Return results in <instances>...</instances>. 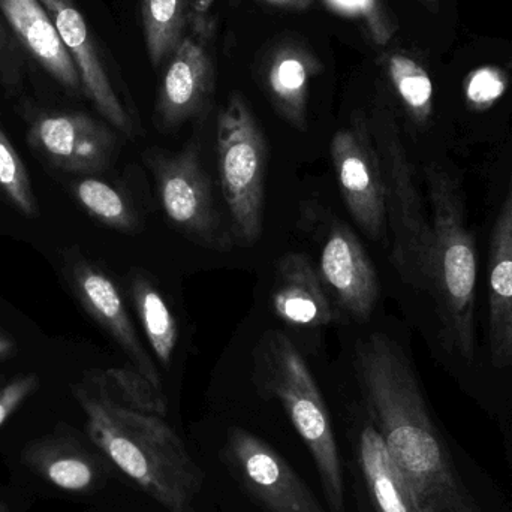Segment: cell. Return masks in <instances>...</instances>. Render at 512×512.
I'll use <instances>...</instances> for the list:
<instances>
[{"label":"cell","instance_id":"obj_17","mask_svg":"<svg viewBox=\"0 0 512 512\" xmlns=\"http://www.w3.org/2000/svg\"><path fill=\"white\" fill-rule=\"evenodd\" d=\"M271 303L277 318L294 327L318 328L334 319V307L306 255L289 252L276 262Z\"/></svg>","mask_w":512,"mask_h":512},{"label":"cell","instance_id":"obj_31","mask_svg":"<svg viewBox=\"0 0 512 512\" xmlns=\"http://www.w3.org/2000/svg\"><path fill=\"white\" fill-rule=\"evenodd\" d=\"M264 2L270 3L273 6H279V8L295 9V11H304V9L312 6L313 0H264Z\"/></svg>","mask_w":512,"mask_h":512},{"label":"cell","instance_id":"obj_34","mask_svg":"<svg viewBox=\"0 0 512 512\" xmlns=\"http://www.w3.org/2000/svg\"><path fill=\"white\" fill-rule=\"evenodd\" d=\"M421 2L432 12H438L439 5H441V0H421Z\"/></svg>","mask_w":512,"mask_h":512},{"label":"cell","instance_id":"obj_33","mask_svg":"<svg viewBox=\"0 0 512 512\" xmlns=\"http://www.w3.org/2000/svg\"><path fill=\"white\" fill-rule=\"evenodd\" d=\"M215 0H192V11L195 14L210 15Z\"/></svg>","mask_w":512,"mask_h":512},{"label":"cell","instance_id":"obj_11","mask_svg":"<svg viewBox=\"0 0 512 512\" xmlns=\"http://www.w3.org/2000/svg\"><path fill=\"white\" fill-rule=\"evenodd\" d=\"M27 141L54 167L77 174L107 168L117 144L108 126L78 111L33 114Z\"/></svg>","mask_w":512,"mask_h":512},{"label":"cell","instance_id":"obj_28","mask_svg":"<svg viewBox=\"0 0 512 512\" xmlns=\"http://www.w3.org/2000/svg\"><path fill=\"white\" fill-rule=\"evenodd\" d=\"M507 84V75L502 69L481 66L466 77V99L475 110H487L504 95Z\"/></svg>","mask_w":512,"mask_h":512},{"label":"cell","instance_id":"obj_29","mask_svg":"<svg viewBox=\"0 0 512 512\" xmlns=\"http://www.w3.org/2000/svg\"><path fill=\"white\" fill-rule=\"evenodd\" d=\"M26 77L23 48L0 23V84L8 93L20 92Z\"/></svg>","mask_w":512,"mask_h":512},{"label":"cell","instance_id":"obj_22","mask_svg":"<svg viewBox=\"0 0 512 512\" xmlns=\"http://www.w3.org/2000/svg\"><path fill=\"white\" fill-rule=\"evenodd\" d=\"M131 297L150 348L162 367L168 369L179 340V328L164 295L147 277L134 276Z\"/></svg>","mask_w":512,"mask_h":512},{"label":"cell","instance_id":"obj_8","mask_svg":"<svg viewBox=\"0 0 512 512\" xmlns=\"http://www.w3.org/2000/svg\"><path fill=\"white\" fill-rule=\"evenodd\" d=\"M147 164L168 219L194 242L228 251L231 242L219 227L212 183L201 165L198 147L191 144L176 155L155 153Z\"/></svg>","mask_w":512,"mask_h":512},{"label":"cell","instance_id":"obj_1","mask_svg":"<svg viewBox=\"0 0 512 512\" xmlns=\"http://www.w3.org/2000/svg\"><path fill=\"white\" fill-rule=\"evenodd\" d=\"M367 417L424 512H484L462 481L399 343L373 333L355 346Z\"/></svg>","mask_w":512,"mask_h":512},{"label":"cell","instance_id":"obj_24","mask_svg":"<svg viewBox=\"0 0 512 512\" xmlns=\"http://www.w3.org/2000/svg\"><path fill=\"white\" fill-rule=\"evenodd\" d=\"M74 192L84 210L102 224L125 233L137 230L138 216L134 207L107 182L87 177L75 185Z\"/></svg>","mask_w":512,"mask_h":512},{"label":"cell","instance_id":"obj_6","mask_svg":"<svg viewBox=\"0 0 512 512\" xmlns=\"http://www.w3.org/2000/svg\"><path fill=\"white\" fill-rule=\"evenodd\" d=\"M370 129L384 174L387 227L393 237L391 258L405 282L429 292L432 222L424 210L414 171L394 123L384 120Z\"/></svg>","mask_w":512,"mask_h":512},{"label":"cell","instance_id":"obj_2","mask_svg":"<svg viewBox=\"0 0 512 512\" xmlns=\"http://www.w3.org/2000/svg\"><path fill=\"white\" fill-rule=\"evenodd\" d=\"M90 441L101 456L167 512H195L204 472L165 417L114 402L92 384L74 385Z\"/></svg>","mask_w":512,"mask_h":512},{"label":"cell","instance_id":"obj_14","mask_svg":"<svg viewBox=\"0 0 512 512\" xmlns=\"http://www.w3.org/2000/svg\"><path fill=\"white\" fill-rule=\"evenodd\" d=\"M69 271L81 306L113 337L114 342L128 355L134 369L146 376L155 387L164 390L161 375L141 345L122 295L113 280L104 271L80 258L72 261Z\"/></svg>","mask_w":512,"mask_h":512},{"label":"cell","instance_id":"obj_12","mask_svg":"<svg viewBox=\"0 0 512 512\" xmlns=\"http://www.w3.org/2000/svg\"><path fill=\"white\" fill-rule=\"evenodd\" d=\"M319 277L331 303L364 322L379 298V279L358 237L346 225L334 224L321 251Z\"/></svg>","mask_w":512,"mask_h":512},{"label":"cell","instance_id":"obj_9","mask_svg":"<svg viewBox=\"0 0 512 512\" xmlns=\"http://www.w3.org/2000/svg\"><path fill=\"white\" fill-rule=\"evenodd\" d=\"M331 159L343 201L355 224L372 240L387 236V204L381 159L372 129L363 117H354L339 129L330 144Z\"/></svg>","mask_w":512,"mask_h":512},{"label":"cell","instance_id":"obj_7","mask_svg":"<svg viewBox=\"0 0 512 512\" xmlns=\"http://www.w3.org/2000/svg\"><path fill=\"white\" fill-rule=\"evenodd\" d=\"M221 459L262 511L327 512L288 460L248 429H228Z\"/></svg>","mask_w":512,"mask_h":512},{"label":"cell","instance_id":"obj_30","mask_svg":"<svg viewBox=\"0 0 512 512\" xmlns=\"http://www.w3.org/2000/svg\"><path fill=\"white\" fill-rule=\"evenodd\" d=\"M39 388V378L35 373L18 375L11 381L0 384V427L14 415V412L26 402Z\"/></svg>","mask_w":512,"mask_h":512},{"label":"cell","instance_id":"obj_4","mask_svg":"<svg viewBox=\"0 0 512 512\" xmlns=\"http://www.w3.org/2000/svg\"><path fill=\"white\" fill-rule=\"evenodd\" d=\"M259 396L277 400L306 445L331 512H346L345 475L330 411L306 361L288 336L268 330L254 351Z\"/></svg>","mask_w":512,"mask_h":512},{"label":"cell","instance_id":"obj_10","mask_svg":"<svg viewBox=\"0 0 512 512\" xmlns=\"http://www.w3.org/2000/svg\"><path fill=\"white\" fill-rule=\"evenodd\" d=\"M210 15L192 11L189 32L171 56L159 87L156 123L164 131L179 128L206 108L215 84V68L206 47L212 32Z\"/></svg>","mask_w":512,"mask_h":512},{"label":"cell","instance_id":"obj_23","mask_svg":"<svg viewBox=\"0 0 512 512\" xmlns=\"http://www.w3.org/2000/svg\"><path fill=\"white\" fill-rule=\"evenodd\" d=\"M87 382L120 405L167 418L168 402L164 390L155 387L135 369L95 372Z\"/></svg>","mask_w":512,"mask_h":512},{"label":"cell","instance_id":"obj_26","mask_svg":"<svg viewBox=\"0 0 512 512\" xmlns=\"http://www.w3.org/2000/svg\"><path fill=\"white\" fill-rule=\"evenodd\" d=\"M0 189L12 206L23 215H38V203L27 174L26 165L0 128Z\"/></svg>","mask_w":512,"mask_h":512},{"label":"cell","instance_id":"obj_5","mask_svg":"<svg viewBox=\"0 0 512 512\" xmlns=\"http://www.w3.org/2000/svg\"><path fill=\"white\" fill-rule=\"evenodd\" d=\"M216 153L234 234L245 245H254L262 233L268 147L258 120L240 93H231L219 113Z\"/></svg>","mask_w":512,"mask_h":512},{"label":"cell","instance_id":"obj_13","mask_svg":"<svg viewBox=\"0 0 512 512\" xmlns=\"http://www.w3.org/2000/svg\"><path fill=\"white\" fill-rule=\"evenodd\" d=\"M47 9L66 51L77 66L83 93L96 110L123 134H134L131 117L120 102L86 18L72 0H39Z\"/></svg>","mask_w":512,"mask_h":512},{"label":"cell","instance_id":"obj_32","mask_svg":"<svg viewBox=\"0 0 512 512\" xmlns=\"http://www.w3.org/2000/svg\"><path fill=\"white\" fill-rule=\"evenodd\" d=\"M15 349H17V345H15L14 339L0 331V363L12 357L15 354Z\"/></svg>","mask_w":512,"mask_h":512},{"label":"cell","instance_id":"obj_15","mask_svg":"<svg viewBox=\"0 0 512 512\" xmlns=\"http://www.w3.org/2000/svg\"><path fill=\"white\" fill-rule=\"evenodd\" d=\"M0 12L23 51L66 92L83 93L77 66L39 0H0Z\"/></svg>","mask_w":512,"mask_h":512},{"label":"cell","instance_id":"obj_20","mask_svg":"<svg viewBox=\"0 0 512 512\" xmlns=\"http://www.w3.org/2000/svg\"><path fill=\"white\" fill-rule=\"evenodd\" d=\"M319 69L321 66L312 54L295 45H285L274 51L265 72L271 104L292 128L301 132L307 129L310 80Z\"/></svg>","mask_w":512,"mask_h":512},{"label":"cell","instance_id":"obj_3","mask_svg":"<svg viewBox=\"0 0 512 512\" xmlns=\"http://www.w3.org/2000/svg\"><path fill=\"white\" fill-rule=\"evenodd\" d=\"M426 182L433 233L429 292L444 325L445 345L472 360L478 264L462 188L456 176L438 164L427 165Z\"/></svg>","mask_w":512,"mask_h":512},{"label":"cell","instance_id":"obj_19","mask_svg":"<svg viewBox=\"0 0 512 512\" xmlns=\"http://www.w3.org/2000/svg\"><path fill=\"white\" fill-rule=\"evenodd\" d=\"M355 460L375 512H424L370 421L358 432Z\"/></svg>","mask_w":512,"mask_h":512},{"label":"cell","instance_id":"obj_35","mask_svg":"<svg viewBox=\"0 0 512 512\" xmlns=\"http://www.w3.org/2000/svg\"><path fill=\"white\" fill-rule=\"evenodd\" d=\"M0 512H8V507L0 501Z\"/></svg>","mask_w":512,"mask_h":512},{"label":"cell","instance_id":"obj_18","mask_svg":"<svg viewBox=\"0 0 512 512\" xmlns=\"http://www.w3.org/2000/svg\"><path fill=\"white\" fill-rule=\"evenodd\" d=\"M490 352L498 367L512 364V171L493 228L489 264Z\"/></svg>","mask_w":512,"mask_h":512},{"label":"cell","instance_id":"obj_21","mask_svg":"<svg viewBox=\"0 0 512 512\" xmlns=\"http://www.w3.org/2000/svg\"><path fill=\"white\" fill-rule=\"evenodd\" d=\"M147 54L155 68L173 56L188 33L192 0H141Z\"/></svg>","mask_w":512,"mask_h":512},{"label":"cell","instance_id":"obj_27","mask_svg":"<svg viewBox=\"0 0 512 512\" xmlns=\"http://www.w3.org/2000/svg\"><path fill=\"white\" fill-rule=\"evenodd\" d=\"M327 6L339 14L360 18L366 24L367 33L378 45H387L396 33V24L391 21L381 0H324Z\"/></svg>","mask_w":512,"mask_h":512},{"label":"cell","instance_id":"obj_16","mask_svg":"<svg viewBox=\"0 0 512 512\" xmlns=\"http://www.w3.org/2000/svg\"><path fill=\"white\" fill-rule=\"evenodd\" d=\"M30 471L56 489L75 495H92L107 484L110 463L95 456L71 438L45 436L24 450Z\"/></svg>","mask_w":512,"mask_h":512},{"label":"cell","instance_id":"obj_25","mask_svg":"<svg viewBox=\"0 0 512 512\" xmlns=\"http://www.w3.org/2000/svg\"><path fill=\"white\" fill-rule=\"evenodd\" d=\"M388 75L414 122L424 125L433 113V84L426 69L405 54H393Z\"/></svg>","mask_w":512,"mask_h":512}]
</instances>
